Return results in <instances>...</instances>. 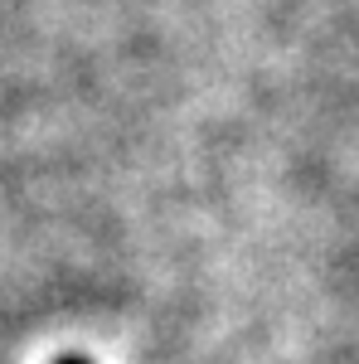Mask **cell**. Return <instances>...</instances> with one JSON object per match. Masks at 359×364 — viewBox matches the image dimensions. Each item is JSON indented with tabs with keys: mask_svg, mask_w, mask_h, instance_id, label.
Listing matches in <instances>:
<instances>
[{
	"mask_svg": "<svg viewBox=\"0 0 359 364\" xmlns=\"http://www.w3.org/2000/svg\"><path fill=\"white\" fill-rule=\"evenodd\" d=\"M54 364H87V360H54Z\"/></svg>",
	"mask_w": 359,
	"mask_h": 364,
	"instance_id": "1",
	"label": "cell"
}]
</instances>
